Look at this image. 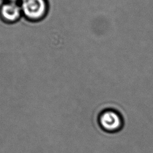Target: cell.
<instances>
[{"label": "cell", "mask_w": 153, "mask_h": 153, "mask_svg": "<svg viewBox=\"0 0 153 153\" xmlns=\"http://www.w3.org/2000/svg\"><path fill=\"white\" fill-rule=\"evenodd\" d=\"M97 122L103 131L110 133L120 131L124 126V120L121 113L113 108L102 110L98 115Z\"/></svg>", "instance_id": "6da1fadb"}, {"label": "cell", "mask_w": 153, "mask_h": 153, "mask_svg": "<svg viewBox=\"0 0 153 153\" xmlns=\"http://www.w3.org/2000/svg\"><path fill=\"white\" fill-rule=\"evenodd\" d=\"M20 7L25 16L33 20L42 18L47 8L45 0H22Z\"/></svg>", "instance_id": "7a4b0ae2"}, {"label": "cell", "mask_w": 153, "mask_h": 153, "mask_svg": "<svg viewBox=\"0 0 153 153\" xmlns=\"http://www.w3.org/2000/svg\"><path fill=\"white\" fill-rule=\"evenodd\" d=\"M21 7L16 2H9L4 4L1 8L2 17L8 22H14L20 17Z\"/></svg>", "instance_id": "3957f363"}, {"label": "cell", "mask_w": 153, "mask_h": 153, "mask_svg": "<svg viewBox=\"0 0 153 153\" xmlns=\"http://www.w3.org/2000/svg\"><path fill=\"white\" fill-rule=\"evenodd\" d=\"M10 2H16V1H19V0H8Z\"/></svg>", "instance_id": "277c9868"}]
</instances>
